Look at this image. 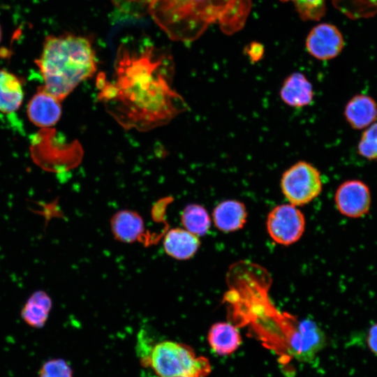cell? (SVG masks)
<instances>
[{
    "label": "cell",
    "instance_id": "cell-17",
    "mask_svg": "<svg viewBox=\"0 0 377 377\" xmlns=\"http://www.w3.org/2000/svg\"><path fill=\"white\" fill-rule=\"evenodd\" d=\"M52 302L49 295L43 290L34 292L22 308V319L29 326L40 328L46 323Z\"/></svg>",
    "mask_w": 377,
    "mask_h": 377
},
{
    "label": "cell",
    "instance_id": "cell-9",
    "mask_svg": "<svg viewBox=\"0 0 377 377\" xmlns=\"http://www.w3.org/2000/svg\"><path fill=\"white\" fill-rule=\"evenodd\" d=\"M306 47L309 53L320 60L336 57L343 47V38L334 25L323 23L316 26L309 34Z\"/></svg>",
    "mask_w": 377,
    "mask_h": 377
},
{
    "label": "cell",
    "instance_id": "cell-7",
    "mask_svg": "<svg viewBox=\"0 0 377 377\" xmlns=\"http://www.w3.org/2000/svg\"><path fill=\"white\" fill-rule=\"evenodd\" d=\"M334 202L343 216L353 219L362 217L368 214L371 205L369 187L359 179L346 180L337 187Z\"/></svg>",
    "mask_w": 377,
    "mask_h": 377
},
{
    "label": "cell",
    "instance_id": "cell-5",
    "mask_svg": "<svg viewBox=\"0 0 377 377\" xmlns=\"http://www.w3.org/2000/svg\"><path fill=\"white\" fill-rule=\"evenodd\" d=\"M280 186L285 198L295 206L309 203L323 189L320 171L304 161H297L283 172Z\"/></svg>",
    "mask_w": 377,
    "mask_h": 377
},
{
    "label": "cell",
    "instance_id": "cell-8",
    "mask_svg": "<svg viewBox=\"0 0 377 377\" xmlns=\"http://www.w3.org/2000/svg\"><path fill=\"white\" fill-rule=\"evenodd\" d=\"M324 332L313 321L300 322L288 338V351L297 359L309 361L325 346Z\"/></svg>",
    "mask_w": 377,
    "mask_h": 377
},
{
    "label": "cell",
    "instance_id": "cell-16",
    "mask_svg": "<svg viewBox=\"0 0 377 377\" xmlns=\"http://www.w3.org/2000/svg\"><path fill=\"white\" fill-rule=\"evenodd\" d=\"M110 223L114 237L124 242H133L138 239L145 230L144 221L140 214L127 209L115 213Z\"/></svg>",
    "mask_w": 377,
    "mask_h": 377
},
{
    "label": "cell",
    "instance_id": "cell-23",
    "mask_svg": "<svg viewBox=\"0 0 377 377\" xmlns=\"http://www.w3.org/2000/svg\"><path fill=\"white\" fill-rule=\"evenodd\" d=\"M39 377H73L72 369L62 359H52L45 362L39 371Z\"/></svg>",
    "mask_w": 377,
    "mask_h": 377
},
{
    "label": "cell",
    "instance_id": "cell-21",
    "mask_svg": "<svg viewBox=\"0 0 377 377\" xmlns=\"http://www.w3.org/2000/svg\"><path fill=\"white\" fill-rule=\"evenodd\" d=\"M357 151L360 156L367 160L377 161V121L364 129Z\"/></svg>",
    "mask_w": 377,
    "mask_h": 377
},
{
    "label": "cell",
    "instance_id": "cell-4",
    "mask_svg": "<svg viewBox=\"0 0 377 377\" xmlns=\"http://www.w3.org/2000/svg\"><path fill=\"white\" fill-rule=\"evenodd\" d=\"M145 363L159 377H205L212 370L207 357L197 356L189 346L171 341L155 344Z\"/></svg>",
    "mask_w": 377,
    "mask_h": 377
},
{
    "label": "cell",
    "instance_id": "cell-10",
    "mask_svg": "<svg viewBox=\"0 0 377 377\" xmlns=\"http://www.w3.org/2000/svg\"><path fill=\"white\" fill-rule=\"evenodd\" d=\"M61 102L42 87L28 103V117L38 126L50 127L54 125L61 117Z\"/></svg>",
    "mask_w": 377,
    "mask_h": 377
},
{
    "label": "cell",
    "instance_id": "cell-18",
    "mask_svg": "<svg viewBox=\"0 0 377 377\" xmlns=\"http://www.w3.org/2000/svg\"><path fill=\"white\" fill-rule=\"evenodd\" d=\"M24 98L22 84L14 74L0 70V112L12 113L17 110Z\"/></svg>",
    "mask_w": 377,
    "mask_h": 377
},
{
    "label": "cell",
    "instance_id": "cell-19",
    "mask_svg": "<svg viewBox=\"0 0 377 377\" xmlns=\"http://www.w3.org/2000/svg\"><path fill=\"white\" fill-rule=\"evenodd\" d=\"M181 221L184 229L198 237L205 235L211 226L207 209L198 204L186 205L182 211Z\"/></svg>",
    "mask_w": 377,
    "mask_h": 377
},
{
    "label": "cell",
    "instance_id": "cell-14",
    "mask_svg": "<svg viewBox=\"0 0 377 377\" xmlns=\"http://www.w3.org/2000/svg\"><path fill=\"white\" fill-rule=\"evenodd\" d=\"M165 253L177 260L193 257L198 250L200 242L198 237L183 228L170 230L163 239Z\"/></svg>",
    "mask_w": 377,
    "mask_h": 377
},
{
    "label": "cell",
    "instance_id": "cell-26",
    "mask_svg": "<svg viewBox=\"0 0 377 377\" xmlns=\"http://www.w3.org/2000/svg\"><path fill=\"white\" fill-rule=\"evenodd\" d=\"M1 35H2V32H1V26H0V41L1 40Z\"/></svg>",
    "mask_w": 377,
    "mask_h": 377
},
{
    "label": "cell",
    "instance_id": "cell-6",
    "mask_svg": "<svg viewBox=\"0 0 377 377\" xmlns=\"http://www.w3.org/2000/svg\"><path fill=\"white\" fill-rule=\"evenodd\" d=\"M269 236L276 243L288 246L298 241L305 229V217L296 206L282 204L274 207L267 219Z\"/></svg>",
    "mask_w": 377,
    "mask_h": 377
},
{
    "label": "cell",
    "instance_id": "cell-11",
    "mask_svg": "<svg viewBox=\"0 0 377 377\" xmlns=\"http://www.w3.org/2000/svg\"><path fill=\"white\" fill-rule=\"evenodd\" d=\"M343 115L352 128L364 130L377 121V103L369 95L355 94L346 103Z\"/></svg>",
    "mask_w": 377,
    "mask_h": 377
},
{
    "label": "cell",
    "instance_id": "cell-1",
    "mask_svg": "<svg viewBox=\"0 0 377 377\" xmlns=\"http://www.w3.org/2000/svg\"><path fill=\"white\" fill-rule=\"evenodd\" d=\"M162 59L147 47L140 53L119 50L114 80L97 77L98 98L124 128L146 131L163 126L185 110L171 86Z\"/></svg>",
    "mask_w": 377,
    "mask_h": 377
},
{
    "label": "cell",
    "instance_id": "cell-22",
    "mask_svg": "<svg viewBox=\"0 0 377 377\" xmlns=\"http://www.w3.org/2000/svg\"><path fill=\"white\" fill-rule=\"evenodd\" d=\"M291 1L304 20H318L325 11V0H281Z\"/></svg>",
    "mask_w": 377,
    "mask_h": 377
},
{
    "label": "cell",
    "instance_id": "cell-20",
    "mask_svg": "<svg viewBox=\"0 0 377 377\" xmlns=\"http://www.w3.org/2000/svg\"><path fill=\"white\" fill-rule=\"evenodd\" d=\"M340 12L351 19L369 17L377 13V0H332Z\"/></svg>",
    "mask_w": 377,
    "mask_h": 377
},
{
    "label": "cell",
    "instance_id": "cell-13",
    "mask_svg": "<svg viewBox=\"0 0 377 377\" xmlns=\"http://www.w3.org/2000/svg\"><path fill=\"white\" fill-rule=\"evenodd\" d=\"M215 226L225 232L242 229L246 222L247 212L244 204L237 200L219 202L212 212Z\"/></svg>",
    "mask_w": 377,
    "mask_h": 377
},
{
    "label": "cell",
    "instance_id": "cell-25",
    "mask_svg": "<svg viewBox=\"0 0 377 377\" xmlns=\"http://www.w3.org/2000/svg\"><path fill=\"white\" fill-rule=\"evenodd\" d=\"M367 341L369 350L377 355V323L372 325L368 332Z\"/></svg>",
    "mask_w": 377,
    "mask_h": 377
},
{
    "label": "cell",
    "instance_id": "cell-12",
    "mask_svg": "<svg viewBox=\"0 0 377 377\" xmlns=\"http://www.w3.org/2000/svg\"><path fill=\"white\" fill-rule=\"evenodd\" d=\"M279 96L288 106L302 108L311 103L314 92L313 86L306 77L301 73L295 72L283 80Z\"/></svg>",
    "mask_w": 377,
    "mask_h": 377
},
{
    "label": "cell",
    "instance_id": "cell-3",
    "mask_svg": "<svg viewBox=\"0 0 377 377\" xmlns=\"http://www.w3.org/2000/svg\"><path fill=\"white\" fill-rule=\"evenodd\" d=\"M36 64L43 80V87L60 101L97 69L90 41L75 35L47 36Z\"/></svg>",
    "mask_w": 377,
    "mask_h": 377
},
{
    "label": "cell",
    "instance_id": "cell-24",
    "mask_svg": "<svg viewBox=\"0 0 377 377\" xmlns=\"http://www.w3.org/2000/svg\"><path fill=\"white\" fill-rule=\"evenodd\" d=\"M119 10L132 14L143 15L147 13L152 0H111Z\"/></svg>",
    "mask_w": 377,
    "mask_h": 377
},
{
    "label": "cell",
    "instance_id": "cell-15",
    "mask_svg": "<svg viewBox=\"0 0 377 377\" xmlns=\"http://www.w3.org/2000/svg\"><path fill=\"white\" fill-rule=\"evenodd\" d=\"M207 341L216 354L228 355L233 353L239 347L242 338L234 325L229 323L219 322L209 328Z\"/></svg>",
    "mask_w": 377,
    "mask_h": 377
},
{
    "label": "cell",
    "instance_id": "cell-2",
    "mask_svg": "<svg viewBox=\"0 0 377 377\" xmlns=\"http://www.w3.org/2000/svg\"><path fill=\"white\" fill-rule=\"evenodd\" d=\"M249 0H152L147 13L172 40L191 42L214 23L232 34L244 24Z\"/></svg>",
    "mask_w": 377,
    "mask_h": 377
}]
</instances>
